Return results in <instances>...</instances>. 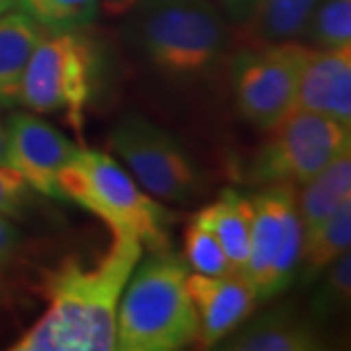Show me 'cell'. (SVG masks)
Returning <instances> with one entry per match:
<instances>
[{
    "label": "cell",
    "instance_id": "obj_3",
    "mask_svg": "<svg viewBox=\"0 0 351 351\" xmlns=\"http://www.w3.org/2000/svg\"><path fill=\"white\" fill-rule=\"evenodd\" d=\"M127 34L152 66L176 78L211 71L228 41L225 20L211 0H143Z\"/></svg>",
    "mask_w": 351,
    "mask_h": 351
},
{
    "label": "cell",
    "instance_id": "obj_22",
    "mask_svg": "<svg viewBox=\"0 0 351 351\" xmlns=\"http://www.w3.org/2000/svg\"><path fill=\"white\" fill-rule=\"evenodd\" d=\"M328 277L324 287L318 295V304L322 311L332 306H343L350 302L351 295V256L350 250L343 252L326 267Z\"/></svg>",
    "mask_w": 351,
    "mask_h": 351
},
{
    "label": "cell",
    "instance_id": "obj_27",
    "mask_svg": "<svg viewBox=\"0 0 351 351\" xmlns=\"http://www.w3.org/2000/svg\"><path fill=\"white\" fill-rule=\"evenodd\" d=\"M119 2H121V0H119Z\"/></svg>",
    "mask_w": 351,
    "mask_h": 351
},
{
    "label": "cell",
    "instance_id": "obj_10",
    "mask_svg": "<svg viewBox=\"0 0 351 351\" xmlns=\"http://www.w3.org/2000/svg\"><path fill=\"white\" fill-rule=\"evenodd\" d=\"M8 166L39 193L61 199L59 176L80 147L47 121L18 112L8 119Z\"/></svg>",
    "mask_w": 351,
    "mask_h": 351
},
{
    "label": "cell",
    "instance_id": "obj_21",
    "mask_svg": "<svg viewBox=\"0 0 351 351\" xmlns=\"http://www.w3.org/2000/svg\"><path fill=\"white\" fill-rule=\"evenodd\" d=\"M186 258L189 267L201 276L219 277L237 274L221 242L195 221L186 230Z\"/></svg>",
    "mask_w": 351,
    "mask_h": 351
},
{
    "label": "cell",
    "instance_id": "obj_23",
    "mask_svg": "<svg viewBox=\"0 0 351 351\" xmlns=\"http://www.w3.org/2000/svg\"><path fill=\"white\" fill-rule=\"evenodd\" d=\"M27 184L10 166H0V215L16 217L24 211Z\"/></svg>",
    "mask_w": 351,
    "mask_h": 351
},
{
    "label": "cell",
    "instance_id": "obj_11",
    "mask_svg": "<svg viewBox=\"0 0 351 351\" xmlns=\"http://www.w3.org/2000/svg\"><path fill=\"white\" fill-rule=\"evenodd\" d=\"M186 287L199 320L197 341L205 348L230 336L258 302L256 291L240 274L219 277L193 274L186 279Z\"/></svg>",
    "mask_w": 351,
    "mask_h": 351
},
{
    "label": "cell",
    "instance_id": "obj_6",
    "mask_svg": "<svg viewBox=\"0 0 351 351\" xmlns=\"http://www.w3.org/2000/svg\"><path fill=\"white\" fill-rule=\"evenodd\" d=\"M250 168L265 186H302L351 151V125L324 115L295 110L279 121Z\"/></svg>",
    "mask_w": 351,
    "mask_h": 351
},
{
    "label": "cell",
    "instance_id": "obj_2",
    "mask_svg": "<svg viewBox=\"0 0 351 351\" xmlns=\"http://www.w3.org/2000/svg\"><path fill=\"white\" fill-rule=\"evenodd\" d=\"M186 279L188 265L168 250L137 263L117 306L115 350L172 351L195 341L199 320Z\"/></svg>",
    "mask_w": 351,
    "mask_h": 351
},
{
    "label": "cell",
    "instance_id": "obj_5",
    "mask_svg": "<svg viewBox=\"0 0 351 351\" xmlns=\"http://www.w3.org/2000/svg\"><path fill=\"white\" fill-rule=\"evenodd\" d=\"M94 69V51L86 39L76 32L47 34L25 66L18 104L36 113L64 112L66 121L80 131Z\"/></svg>",
    "mask_w": 351,
    "mask_h": 351
},
{
    "label": "cell",
    "instance_id": "obj_8",
    "mask_svg": "<svg viewBox=\"0 0 351 351\" xmlns=\"http://www.w3.org/2000/svg\"><path fill=\"white\" fill-rule=\"evenodd\" d=\"M311 51L295 41H281L240 57L234 69V96L246 121L269 131L295 112Z\"/></svg>",
    "mask_w": 351,
    "mask_h": 351
},
{
    "label": "cell",
    "instance_id": "obj_7",
    "mask_svg": "<svg viewBox=\"0 0 351 351\" xmlns=\"http://www.w3.org/2000/svg\"><path fill=\"white\" fill-rule=\"evenodd\" d=\"M250 201V250L242 277L260 301L291 285L301 262L302 226L293 186H269Z\"/></svg>",
    "mask_w": 351,
    "mask_h": 351
},
{
    "label": "cell",
    "instance_id": "obj_26",
    "mask_svg": "<svg viewBox=\"0 0 351 351\" xmlns=\"http://www.w3.org/2000/svg\"><path fill=\"white\" fill-rule=\"evenodd\" d=\"M18 2H20V0H0V14L18 8Z\"/></svg>",
    "mask_w": 351,
    "mask_h": 351
},
{
    "label": "cell",
    "instance_id": "obj_25",
    "mask_svg": "<svg viewBox=\"0 0 351 351\" xmlns=\"http://www.w3.org/2000/svg\"><path fill=\"white\" fill-rule=\"evenodd\" d=\"M0 166H8V131L0 123Z\"/></svg>",
    "mask_w": 351,
    "mask_h": 351
},
{
    "label": "cell",
    "instance_id": "obj_12",
    "mask_svg": "<svg viewBox=\"0 0 351 351\" xmlns=\"http://www.w3.org/2000/svg\"><path fill=\"white\" fill-rule=\"evenodd\" d=\"M295 110L351 125V43L311 51Z\"/></svg>",
    "mask_w": 351,
    "mask_h": 351
},
{
    "label": "cell",
    "instance_id": "obj_15",
    "mask_svg": "<svg viewBox=\"0 0 351 351\" xmlns=\"http://www.w3.org/2000/svg\"><path fill=\"white\" fill-rule=\"evenodd\" d=\"M223 350L234 351H311L324 343L313 324L297 314L274 311L260 316L234 336H226Z\"/></svg>",
    "mask_w": 351,
    "mask_h": 351
},
{
    "label": "cell",
    "instance_id": "obj_1",
    "mask_svg": "<svg viewBox=\"0 0 351 351\" xmlns=\"http://www.w3.org/2000/svg\"><path fill=\"white\" fill-rule=\"evenodd\" d=\"M141 256L143 244L135 237L112 232V244L96 265L61 263L45 281L47 311L12 350H115L117 306Z\"/></svg>",
    "mask_w": 351,
    "mask_h": 351
},
{
    "label": "cell",
    "instance_id": "obj_16",
    "mask_svg": "<svg viewBox=\"0 0 351 351\" xmlns=\"http://www.w3.org/2000/svg\"><path fill=\"white\" fill-rule=\"evenodd\" d=\"M221 242L234 271L242 276L250 250L252 201L237 191H225L221 199L201 209L193 219Z\"/></svg>",
    "mask_w": 351,
    "mask_h": 351
},
{
    "label": "cell",
    "instance_id": "obj_24",
    "mask_svg": "<svg viewBox=\"0 0 351 351\" xmlns=\"http://www.w3.org/2000/svg\"><path fill=\"white\" fill-rule=\"evenodd\" d=\"M18 242H20V232L6 219V215H0V269L12 260Z\"/></svg>",
    "mask_w": 351,
    "mask_h": 351
},
{
    "label": "cell",
    "instance_id": "obj_4",
    "mask_svg": "<svg viewBox=\"0 0 351 351\" xmlns=\"http://www.w3.org/2000/svg\"><path fill=\"white\" fill-rule=\"evenodd\" d=\"M59 186L63 197L98 215L112 232L135 237L152 252L168 250L170 213L138 188L110 154L80 149L63 168Z\"/></svg>",
    "mask_w": 351,
    "mask_h": 351
},
{
    "label": "cell",
    "instance_id": "obj_17",
    "mask_svg": "<svg viewBox=\"0 0 351 351\" xmlns=\"http://www.w3.org/2000/svg\"><path fill=\"white\" fill-rule=\"evenodd\" d=\"M297 213L301 219L302 232L320 225L343 203L351 201V156L341 154L338 160L326 166L320 174L302 184Z\"/></svg>",
    "mask_w": 351,
    "mask_h": 351
},
{
    "label": "cell",
    "instance_id": "obj_13",
    "mask_svg": "<svg viewBox=\"0 0 351 351\" xmlns=\"http://www.w3.org/2000/svg\"><path fill=\"white\" fill-rule=\"evenodd\" d=\"M320 0H223L246 41L265 47L304 34Z\"/></svg>",
    "mask_w": 351,
    "mask_h": 351
},
{
    "label": "cell",
    "instance_id": "obj_18",
    "mask_svg": "<svg viewBox=\"0 0 351 351\" xmlns=\"http://www.w3.org/2000/svg\"><path fill=\"white\" fill-rule=\"evenodd\" d=\"M350 242L351 201H348L320 225L302 232L301 262H299L302 277L308 281L320 271H324L338 256L350 250Z\"/></svg>",
    "mask_w": 351,
    "mask_h": 351
},
{
    "label": "cell",
    "instance_id": "obj_9",
    "mask_svg": "<svg viewBox=\"0 0 351 351\" xmlns=\"http://www.w3.org/2000/svg\"><path fill=\"white\" fill-rule=\"evenodd\" d=\"M112 149L149 193L164 201L193 199L201 191V176L188 152L162 127L131 115L112 133Z\"/></svg>",
    "mask_w": 351,
    "mask_h": 351
},
{
    "label": "cell",
    "instance_id": "obj_20",
    "mask_svg": "<svg viewBox=\"0 0 351 351\" xmlns=\"http://www.w3.org/2000/svg\"><path fill=\"white\" fill-rule=\"evenodd\" d=\"M306 27L320 49L350 45L351 0H320Z\"/></svg>",
    "mask_w": 351,
    "mask_h": 351
},
{
    "label": "cell",
    "instance_id": "obj_14",
    "mask_svg": "<svg viewBox=\"0 0 351 351\" xmlns=\"http://www.w3.org/2000/svg\"><path fill=\"white\" fill-rule=\"evenodd\" d=\"M49 32L24 10L0 14V104H18L25 66L39 41Z\"/></svg>",
    "mask_w": 351,
    "mask_h": 351
},
{
    "label": "cell",
    "instance_id": "obj_19",
    "mask_svg": "<svg viewBox=\"0 0 351 351\" xmlns=\"http://www.w3.org/2000/svg\"><path fill=\"white\" fill-rule=\"evenodd\" d=\"M98 4L100 0H20L18 8L49 34H66L86 27L96 18Z\"/></svg>",
    "mask_w": 351,
    "mask_h": 351
}]
</instances>
